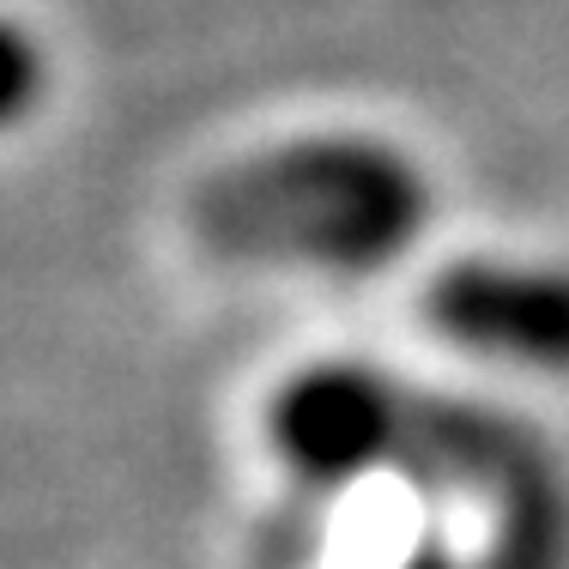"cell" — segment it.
Returning <instances> with one entry per match:
<instances>
[{"instance_id":"7a4b0ae2","label":"cell","mask_w":569,"mask_h":569,"mask_svg":"<svg viewBox=\"0 0 569 569\" xmlns=\"http://www.w3.org/2000/svg\"><path fill=\"white\" fill-rule=\"evenodd\" d=\"M425 321L455 346L527 370H569V267L455 261L430 279Z\"/></svg>"},{"instance_id":"3957f363","label":"cell","mask_w":569,"mask_h":569,"mask_svg":"<svg viewBox=\"0 0 569 569\" xmlns=\"http://www.w3.org/2000/svg\"><path fill=\"white\" fill-rule=\"evenodd\" d=\"M400 430V400L363 370H309L273 406V442L309 479H346L388 455Z\"/></svg>"},{"instance_id":"6da1fadb","label":"cell","mask_w":569,"mask_h":569,"mask_svg":"<svg viewBox=\"0 0 569 569\" xmlns=\"http://www.w3.org/2000/svg\"><path fill=\"white\" fill-rule=\"evenodd\" d=\"M194 237L224 261L376 273L430 219V182L400 146L370 133H309L212 170L188 200Z\"/></svg>"}]
</instances>
